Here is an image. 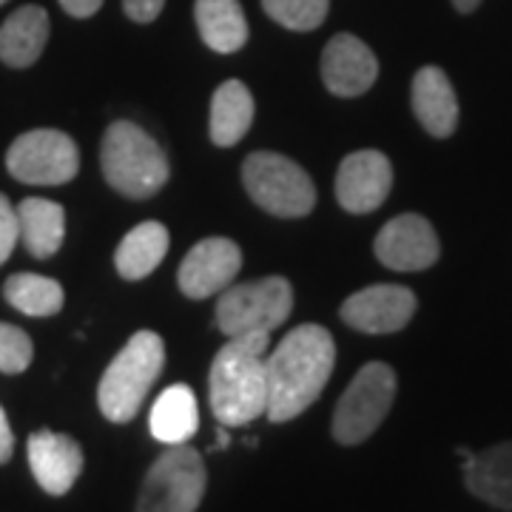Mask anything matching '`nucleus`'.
<instances>
[{
	"mask_svg": "<svg viewBox=\"0 0 512 512\" xmlns=\"http://www.w3.org/2000/svg\"><path fill=\"white\" fill-rule=\"evenodd\" d=\"M336 365V345L328 328L322 325H299L265 356L268 373V410L265 416L282 424L302 416L311 407Z\"/></svg>",
	"mask_w": 512,
	"mask_h": 512,
	"instance_id": "1",
	"label": "nucleus"
},
{
	"mask_svg": "<svg viewBox=\"0 0 512 512\" xmlns=\"http://www.w3.org/2000/svg\"><path fill=\"white\" fill-rule=\"evenodd\" d=\"M268 348L271 333L256 330L228 339V345L214 356L208 393L211 410L222 427H242L268 410Z\"/></svg>",
	"mask_w": 512,
	"mask_h": 512,
	"instance_id": "2",
	"label": "nucleus"
},
{
	"mask_svg": "<svg viewBox=\"0 0 512 512\" xmlns=\"http://www.w3.org/2000/svg\"><path fill=\"white\" fill-rule=\"evenodd\" d=\"M100 165L106 183L128 200L154 197L171 174L160 143L131 120H114L100 146Z\"/></svg>",
	"mask_w": 512,
	"mask_h": 512,
	"instance_id": "3",
	"label": "nucleus"
},
{
	"mask_svg": "<svg viewBox=\"0 0 512 512\" xmlns=\"http://www.w3.org/2000/svg\"><path fill=\"white\" fill-rule=\"evenodd\" d=\"M163 365V339L151 330H137L100 379V387H97L100 413L114 424H126L134 419L146 402L151 384L157 382Z\"/></svg>",
	"mask_w": 512,
	"mask_h": 512,
	"instance_id": "4",
	"label": "nucleus"
},
{
	"mask_svg": "<svg viewBox=\"0 0 512 512\" xmlns=\"http://www.w3.org/2000/svg\"><path fill=\"white\" fill-rule=\"evenodd\" d=\"M242 183L251 200L285 220L308 217L316 205V185L302 165L276 151H254L242 163Z\"/></svg>",
	"mask_w": 512,
	"mask_h": 512,
	"instance_id": "5",
	"label": "nucleus"
},
{
	"mask_svg": "<svg viewBox=\"0 0 512 512\" xmlns=\"http://www.w3.org/2000/svg\"><path fill=\"white\" fill-rule=\"evenodd\" d=\"M393 399H396L393 367L384 365V362L365 365L353 376V382L348 384V390L342 393V399L336 404L333 439L345 447L367 441L387 419Z\"/></svg>",
	"mask_w": 512,
	"mask_h": 512,
	"instance_id": "6",
	"label": "nucleus"
},
{
	"mask_svg": "<svg viewBox=\"0 0 512 512\" xmlns=\"http://www.w3.org/2000/svg\"><path fill=\"white\" fill-rule=\"evenodd\" d=\"M293 288L285 276H265L245 285H228L217 302V328L234 339L242 333H271L288 322Z\"/></svg>",
	"mask_w": 512,
	"mask_h": 512,
	"instance_id": "7",
	"label": "nucleus"
},
{
	"mask_svg": "<svg viewBox=\"0 0 512 512\" xmlns=\"http://www.w3.org/2000/svg\"><path fill=\"white\" fill-rule=\"evenodd\" d=\"M208 473L202 456L188 444H174L148 470L137 512H197Z\"/></svg>",
	"mask_w": 512,
	"mask_h": 512,
	"instance_id": "8",
	"label": "nucleus"
},
{
	"mask_svg": "<svg viewBox=\"0 0 512 512\" xmlns=\"http://www.w3.org/2000/svg\"><path fill=\"white\" fill-rule=\"evenodd\" d=\"M6 168L18 183L26 185L72 183L80 168V151L66 131L35 128L9 146Z\"/></svg>",
	"mask_w": 512,
	"mask_h": 512,
	"instance_id": "9",
	"label": "nucleus"
},
{
	"mask_svg": "<svg viewBox=\"0 0 512 512\" xmlns=\"http://www.w3.org/2000/svg\"><path fill=\"white\" fill-rule=\"evenodd\" d=\"M373 254L390 271H427L439 262L441 242L436 228L419 214H402L384 225L373 242Z\"/></svg>",
	"mask_w": 512,
	"mask_h": 512,
	"instance_id": "10",
	"label": "nucleus"
},
{
	"mask_svg": "<svg viewBox=\"0 0 512 512\" xmlns=\"http://www.w3.org/2000/svg\"><path fill=\"white\" fill-rule=\"evenodd\" d=\"M242 268V251L234 239L208 237L197 242L177 271L180 291L188 299H208L214 293H222Z\"/></svg>",
	"mask_w": 512,
	"mask_h": 512,
	"instance_id": "11",
	"label": "nucleus"
},
{
	"mask_svg": "<svg viewBox=\"0 0 512 512\" xmlns=\"http://www.w3.org/2000/svg\"><path fill=\"white\" fill-rule=\"evenodd\" d=\"M393 188V165L382 151H353L336 174V200L350 214L376 211Z\"/></svg>",
	"mask_w": 512,
	"mask_h": 512,
	"instance_id": "12",
	"label": "nucleus"
},
{
	"mask_svg": "<svg viewBox=\"0 0 512 512\" xmlns=\"http://www.w3.org/2000/svg\"><path fill=\"white\" fill-rule=\"evenodd\" d=\"M342 322L362 333H396L416 313V293L404 285H370L342 302Z\"/></svg>",
	"mask_w": 512,
	"mask_h": 512,
	"instance_id": "13",
	"label": "nucleus"
},
{
	"mask_svg": "<svg viewBox=\"0 0 512 512\" xmlns=\"http://www.w3.org/2000/svg\"><path fill=\"white\" fill-rule=\"evenodd\" d=\"M379 77V60L356 35L330 37L322 52V83L336 97H359Z\"/></svg>",
	"mask_w": 512,
	"mask_h": 512,
	"instance_id": "14",
	"label": "nucleus"
},
{
	"mask_svg": "<svg viewBox=\"0 0 512 512\" xmlns=\"http://www.w3.org/2000/svg\"><path fill=\"white\" fill-rule=\"evenodd\" d=\"M26 456L40 490L49 495H66L83 473V447L55 430H37L29 436Z\"/></svg>",
	"mask_w": 512,
	"mask_h": 512,
	"instance_id": "15",
	"label": "nucleus"
},
{
	"mask_svg": "<svg viewBox=\"0 0 512 512\" xmlns=\"http://www.w3.org/2000/svg\"><path fill=\"white\" fill-rule=\"evenodd\" d=\"M413 111L427 134L450 137L458 126V100L450 77L439 66H424L413 77Z\"/></svg>",
	"mask_w": 512,
	"mask_h": 512,
	"instance_id": "16",
	"label": "nucleus"
},
{
	"mask_svg": "<svg viewBox=\"0 0 512 512\" xmlns=\"http://www.w3.org/2000/svg\"><path fill=\"white\" fill-rule=\"evenodd\" d=\"M49 43V15L43 6H20L0 26V60L12 69H29Z\"/></svg>",
	"mask_w": 512,
	"mask_h": 512,
	"instance_id": "17",
	"label": "nucleus"
},
{
	"mask_svg": "<svg viewBox=\"0 0 512 512\" xmlns=\"http://www.w3.org/2000/svg\"><path fill=\"white\" fill-rule=\"evenodd\" d=\"M467 490L495 510L512 512V441L495 444L464 461Z\"/></svg>",
	"mask_w": 512,
	"mask_h": 512,
	"instance_id": "18",
	"label": "nucleus"
},
{
	"mask_svg": "<svg viewBox=\"0 0 512 512\" xmlns=\"http://www.w3.org/2000/svg\"><path fill=\"white\" fill-rule=\"evenodd\" d=\"M151 436L160 444H185L200 430V404L188 384H171L151 407Z\"/></svg>",
	"mask_w": 512,
	"mask_h": 512,
	"instance_id": "19",
	"label": "nucleus"
},
{
	"mask_svg": "<svg viewBox=\"0 0 512 512\" xmlns=\"http://www.w3.org/2000/svg\"><path fill=\"white\" fill-rule=\"evenodd\" d=\"M20 242L37 259H49L63 248L66 237V211L60 202L29 197L18 205Z\"/></svg>",
	"mask_w": 512,
	"mask_h": 512,
	"instance_id": "20",
	"label": "nucleus"
},
{
	"mask_svg": "<svg viewBox=\"0 0 512 512\" xmlns=\"http://www.w3.org/2000/svg\"><path fill=\"white\" fill-rule=\"evenodd\" d=\"M194 18L202 43L220 55L239 52L248 43V20L239 0H197Z\"/></svg>",
	"mask_w": 512,
	"mask_h": 512,
	"instance_id": "21",
	"label": "nucleus"
},
{
	"mask_svg": "<svg viewBox=\"0 0 512 512\" xmlns=\"http://www.w3.org/2000/svg\"><path fill=\"white\" fill-rule=\"evenodd\" d=\"M254 123V97L242 80H225L211 97V143L237 146Z\"/></svg>",
	"mask_w": 512,
	"mask_h": 512,
	"instance_id": "22",
	"label": "nucleus"
},
{
	"mask_svg": "<svg viewBox=\"0 0 512 512\" xmlns=\"http://www.w3.org/2000/svg\"><path fill=\"white\" fill-rule=\"evenodd\" d=\"M165 254H168V231L163 222L148 220L131 228L123 237V242L117 245V254H114V265L123 279L137 282V279L154 274Z\"/></svg>",
	"mask_w": 512,
	"mask_h": 512,
	"instance_id": "23",
	"label": "nucleus"
},
{
	"mask_svg": "<svg viewBox=\"0 0 512 512\" xmlns=\"http://www.w3.org/2000/svg\"><path fill=\"white\" fill-rule=\"evenodd\" d=\"M3 296L15 311L46 319L63 311V288L57 279L40 274H15L6 279Z\"/></svg>",
	"mask_w": 512,
	"mask_h": 512,
	"instance_id": "24",
	"label": "nucleus"
},
{
	"mask_svg": "<svg viewBox=\"0 0 512 512\" xmlns=\"http://www.w3.org/2000/svg\"><path fill=\"white\" fill-rule=\"evenodd\" d=\"M262 9L291 32H313L328 18L330 0H262Z\"/></svg>",
	"mask_w": 512,
	"mask_h": 512,
	"instance_id": "25",
	"label": "nucleus"
},
{
	"mask_svg": "<svg viewBox=\"0 0 512 512\" xmlns=\"http://www.w3.org/2000/svg\"><path fill=\"white\" fill-rule=\"evenodd\" d=\"M35 359V345L26 330L0 322V373L18 376Z\"/></svg>",
	"mask_w": 512,
	"mask_h": 512,
	"instance_id": "26",
	"label": "nucleus"
},
{
	"mask_svg": "<svg viewBox=\"0 0 512 512\" xmlns=\"http://www.w3.org/2000/svg\"><path fill=\"white\" fill-rule=\"evenodd\" d=\"M20 239L18 208H12V202L6 194H0V265L12 256L15 245Z\"/></svg>",
	"mask_w": 512,
	"mask_h": 512,
	"instance_id": "27",
	"label": "nucleus"
},
{
	"mask_svg": "<svg viewBox=\"0 0 512 512\" xmlns=\"http://www.w3.org/2000/svg\"><path fill=\"white\" fill-rule=\"evenodd\" d=\"M165 0H123V9L134 23H151L160 18Z\"/></svg>",
	"mask_w": 512,
	"mask_h": 512,
	"instance_id": "28",
	"label": "nucleus"
},
{
	"mask_svg": "<svg viewBox=\"0 0 512 512\" xmlns=\"http://www.w3.org/2000/svg\"><path fill=\"white\" fill-rule=\"evenodd\" d=\"M15 453V433H12V424L6 419V410L0 407V464H6Z\"/></svg>",
	"mask_w": 512,
	"mask_h": 512,
	"instance_id": "29",
	"label": "nucleus"
},
{
	"mask_svg": "<svg viewBox=\"0 0 512 512\" xmlns=\"http://www.w3.org/2000/svg\"><path fill=\"white\" fill-rule=\"evenodd\" d=\"M60 6L72 18H92V15H97V9L103 6V0H60Z\"/></svg>",
	"mask_w": 512,
	"mask_h": 512,
	"instance_id": "30",
	"label": "nucleus"
},
{
	"mask_svg": "<svg viewBox=\"0 0 512 512\" xmlns=\"http://www.w3.org/2000/svg\"><path fill=\"white\" fill-rule=\"evenodd\" d=\"M453 6H456L461 15H473L478 6H481V0H453Z\"/></svg>",
	"mask_w": 512,
	"mask_h": 512,
	"instance_id": "31",
	"label": "nucleus"
},
{
	"mask_svg": "<svg viewBox=\"0 0 512 512\" xmlns=\"http://www.w3.org/2000/svg\"><path fill=\"white\" fill-rule=\"evenodd\" d=\"M217 439H220V450H225V447H228V430H225V427H222L220 436H217Z\"/></svg>",
	"mask_w": 512,
	"mask_h": 512,
	"instance_id": "32",
	"label": "nucleus"
},
{
	"mask_svg": "<svg viewBox=\"0 0 512 512\" xmlns=\"http://www.w3.org/2000/svg\"><path fill=\"white\" fill-rule=\"evenodd\" d=\"M3 3H6V0H0V6H3Z\"/></svg>",
	"mask_w": 512,
	"mask_h": 512,
	"instance_id": "33",
	"label": "nucleus"
}]
</instances>
